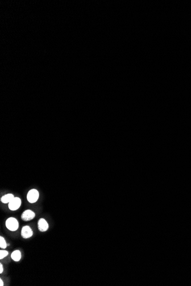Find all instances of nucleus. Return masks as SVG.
<instances>
[{
  "label": "nucleus",
  "mask_w": 191,
  "mask_h": 286,
  "mask_svg": "<svg viewBox=\"0 0 191 286\" xmlns=\"http://www.w3.org/2000/svg\"><path fill=\"white\" fill-rule=\"evenodd\" d=\"M19 222L15 218H9L6 221V227L10 231H16L19 229Z\"/></svg>",
  "instance_id": "obj_1"
},
{
  "label": "nucleus",
  "mask_w": 191,
  "mask_h": 286,
  "mask_svg": "<svg viewBox=\"0 0 191 286\" xmlns=\"http://www.w3.org/2000/svg\"><path fill=\"white\" fill-rule=\"evenodd\" d=\"M39 198V193L36 189H32L27 194V200L29 203H34L37 201Z\"/></svg>",
  "instance_id": "obj_2"
},
{
  "label": "nucleus",
  "mask_w": 191,
  "mask_h": 286,
  "mask_svg": "<svg viewBox=\"0 0 191 286\" xmlns=\"http://www.w3.org/2000/svg\"><path fill=\"white\" fill-rule=\"evenodd\" d=\"M21 205V200L20 198L15 197L12 201L9 203V208L12 211L17 210L20 208Z\"/></svg>",
  "instance_id": "obj_3"
},
{
  "label": "nucleus",
  "mask_w": 191,
  "mask_h": 286,
  "mask_svg": "<svg viewBox=\"0 0 191 286\" xmlns=\"http://www.w3.org/2000/svg\"><path fill=\"white\" fill-rule=\"evenodd\" d=\"M35 216H36V214L33 211H32L31 210H25V211H24V213L21 215V219L24 221L28 222V221H30L32 220L33 219H34Z\"/></svg>",
  "instance_id": "obj_4"
},
{
  "label": "nucleus",
  "mask_w": 191,
  "mask_h": 286,
  "mask_svg": "<svg viewBox=\"0 0 191 286\" xmlns=\"http://www.w3.org/2000/svg\"><path fill=\"white\" fill-rule=\"evenodd\" d=\"M33 232L31 228L28 226H25L21 230V236L24 239H28L33 236Z\"/></svg>",
  "instance_id": "obj_5"
},
{
  "label": "nucleus",
  "mask_w": 191,
  "mask_h": 286,
  "mask_svg": "<svg viewBox=\"0 0 191 286\" xmlns=\"http://www.w3.org/2000/svg\"><path fill=\"white\" fill-rule=\"evenodd\" d=\"M38 229L41 232H45L49 229V225L46 221L43 218H41L38 222Z\"/></svg>",
  "instance_id": "obj_6"
},
{
  "label": "nucleus",
  "mask_w": 191,
  "mask_h": 286,
  "mask_svg": "<svg viewBox=\"0 0 191 286\" xmlns=\"http://www.w3.org/2000/svg\"><path fill=\"white\" fill-rule=\"evenodd\" d=\"M14 198L15 197L12 194H8L2 197V198H1V201L4 203H9L12 201Z\"/></svg>",
  "instance_id": "obj_7"
},
{
  "label": "nucleus",
  "mask_w": 191,
  "mask_h": 286,
  "mask_svg": "<svg viewBox=\"0 0 191 286\" xmlns=\"http://www.w3.org/2000/svg\"><path fill=\"white\" fill-rule=\"evenodd\" d=\"M12 259L15 262H19L21 258V253L19 250H15L11 254Z\"/></svg>",
  "instance_id": "obj_8"
},
{
  "label": "nucleus",
  "mask_w": 191,
  "mask_h": 286,
  "mask_svg": "<svg viewBox=\"0 0 191 286\" xmlns=\"http://www.w3.org/2000/svg\"><path fill=\"white\" fill-rule=\"evenodd\" d=\"M7 247V244L6 243L5 239L3 236H1L0 237V247H1V248L4 249V248H6Z\"/></svg>",
  "instance_id": "obj_9"
},
{
  "label": "nucleus",
  "mask_w": 191,
  "mask_h": 286,
  "mask_svg": "<svg viewBox=\"0 0 191 286\" xmlns=\"http://www.w3.org/2000/svg\"><path fill=\"white\" fill-rule=\"evenodd\" d=\"M9 254L8 251L6 250H1L0 251V259H3Z\"/></svg>",
  "instance_id": "obj_10"
},
{
  "label": "nucleus",
  "mask_w": 191,
  "mask_h": 286,
  "mask_svg": "<svg viewBox=\"0 0 191 286\" xmlns=\"http://www.w3.org/2000/svg\"><path fill=\"white\" fill-rule=\"evenodd\" d=\"M4 271V267L1 263H0V273H2Z\"/></svg>",
  "instance_id": "obj_11"
},
{
  "label": "nucleus",
  "mask_w": 191,
  "mask_h": 286,
  "mask_svg": "<svg viewBox=\"0 0 191 286\" xmlns=\"http://www.w3.org/2000/svg\"><path fill=\"white\" fill-rule=\"evenodd\" d=\"M4 284L3 281V280L1 279H0V285H1V286H3V285H4Z\"/></svg>",
  "instance_id": "obj_12"
}]
</instances>
